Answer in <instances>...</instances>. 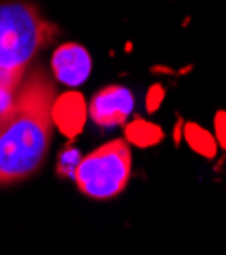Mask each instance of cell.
<instances>
[{
  "instance_id": "obj_6",
  "label": "cell",
  "mask_w": 226,
  "mask_h": 255,
  "mask_svg": "<svg viewBox=\"0 0 226 255\" xmlns=\"http://www.w3.org/2000/svg\"><path fill=\"white\" fill-rule=\"evenodd\" d=\"M190 131L198 137V139H194V137H190V141H192V145L196 147V149H200L202 153H206V155H212V151H214V143H212V139L204 133V131H200L198 127H190Z\"/></svg>"
},
{
  "instance_id": "obj_7",
  "label": "cell",
  "mask_w": 226,
  "mask_h": 255,
  "mask_svg": "<svg viewBox=\"0 0 226 255\" xmlns=\"http://www.w3.org/2000/svg\"><path fill=\"white\" fill-rule=\"evenodd\" d=\"M216 127H218V135L222 139V143L226 145V117L224 115H218V121H216Z\"/></svg>"
},
{
  "instance_id": "obj_1",
  "label": "cell",
  "mask_w": 226,
  "mask_h": 255,
  "mask_svg": "<svg viewBox=\"0 0 226 255\" xmlns=\"http://www.w3.org/2000/svg\"><path fill=\"white\" fill-rule=\"evenodd\" d=\"M57 90L43 68H31L0 115V188L35 176L45 163L55 131Z\"/></svg>"
},
{
  "instance_id": "obj_2",
  "label": "cell",
  "mask_w": 226,
  "mask_h": 255,
  "mask_svg": "<svg viewBox=\"0 0 226 255\" xmlns=\"http://www.w3.org/2000/svg\"><path fill=\"white\" fill-rule=\"evenodd\" d=\"M55 35L57 27L35 4L0 0V115L10 106L33 59Z\"/></svg>"
},
{
  "instance_id": "obj_3",
  "label": "cell",
  "mask_w": 226,
  "mask_h": 255,
  "mask_svg": "<svg viewBox=\"0 0 226 255\" xmlns=\"http://www.w3.org/2000/svg\"><path fill=\"white\" fill-rule=\"evenodd\" d=\"M133 174V149L127 139H112L86 153L72 178L77 190L90 200H112L125 192Z\"/></svg>"
},
{
  "instance_id": "obj_4",
  "label": "cell",
  "mask_w": 226,
  "mask_h": 255,
  "mask_svg": "<svg viewBox=\"0 0 226 255\" xmlns=\"http://www.w3.org/2000/svg\"><path fill=\"white\" fill-rule=\"evenodd\" d=\"M135 98L125 86L102 88L90 102V117L100 127H116L133 113Z\"/></svg>"
},
{
  "instance_id": "obj_5",
  "label": "cell",
  "mask_w": 226,
  "mask_h": 255,
  "mask_svg": "<svg viewBox=\"0 0 226 255\" xmlns=\"http://www.w3.org/2000/svg\"><path fill=\"white\" fill-rule=\"evenodd\" d=\"M51 70L57 82L75 88L88 80L92 70V57L88 49L77 43H64L55 49L51 57Z\"/></svg>"
}]
</instances>
